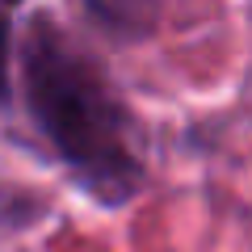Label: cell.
Wrapping results in <instances>:
<instances>
[{
    "mask_svg": "<svg viewBox=\"0 0 252 252\" xmlns=\"http://www.w3.org/2000/svg\"><path fill=\"white\" fill-rule=\"evenodd\" d=\"M26 109L76 185L101 206L139 198L147 172L135 152V118L105 67L51 17H34L21 42Z\"/></svg>",
    "mask_w": 252,
    "mask_h": 252,
    "instance_id": "obj_1",
    "label": "cell"
},
{
    "mask_svg": "<svg viewBox=\"0 0 252 252\" xmlns=\"http://www.w3.org/2000/svg\"><path fill=\"white\" fill-rule=\"evenodd\" d=\"M84 9L101 34L118 42H139L156 26V0H84Z\"/></svg>",
    "mask_w": 252,
    "mask_h": 252,
    "instance_id": "obj_2",
    "label": "cell"
},
{
    "mask_svg": "<svg viewBox=\"0 0 252 252\" xmlns=\"http://www.w3.org/2000/svg\"><path fill=\"white\" fill-rule=\"evenodd\" d=\"M13 101V17L0 4V109Z\"/></svg>",
    "mask_w": 252,
    "mask_h": 252,
    "instance_id": "obj_3",
    "label": "cell"
},
{
    "mask_svg": "<svg viewBox=\"0 0 252 252\" xmlns=\"http://www.w3.org/2000/svg\"><path fill=\"white\" fill-rule=\"evenodd\" d=\"M0 4H4V9H17V4H21V0H0Z\"/></svg>",
    "mask_w": 252,
    "mask_h": 252,
    "instance_id": "obj_4",
    "label": "cell"
}]
</instances>
